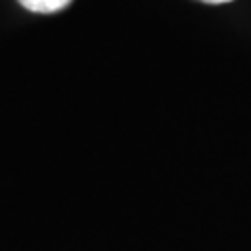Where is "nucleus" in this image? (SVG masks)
I'll use <instances>...</instances> for the list:
<instances>
[{"instance_id": "nucleus-1", "label": "nucleus", "mask_w": 251, "mask_h": 251, "mask_svg": "<svg viewBox=\"0 0 251 251\" xmlns=\"http://www.w3.org/2000/svg\"><path fill=\"white\" fill-rule=\"evenodd\" d=\"M17 2L31 13L50 15V13H59L63 9H67L72 4V0H17Z\"/></svg>"}, {"instance_id": "nucleus-2", "label": "nucleus", "mask_w": 251, "mask_h": 251, "mask_svg": "<svg viewBox=\"0 0 251 251\" xmlns=\"http://www.w3.org/2000/svg\"><path fill=\"white\" fill-rule=\"evenodd\" d=\"M199 2H205V4H224V2H232V0H199Z\"/></svg>"}]
</instances>
